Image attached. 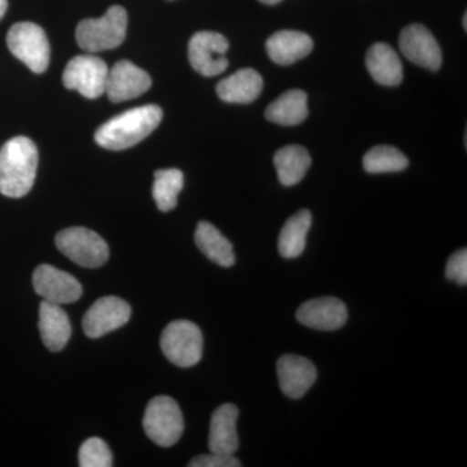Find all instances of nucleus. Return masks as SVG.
Wrapping results in <instances>:
<instances>
[{"label":"nucleus","instance_id":"9b49d317","mask_svg":"<svg viewBox=\"0 0 467 467\" xmlns=\"http://www.w3.org/2000/svg\"><path fill=\"white\" fill-rule=\"evenodd\" d=\"M399 45L402 55L418 67L441 69L442 63L441 46L426 26L411 24L401 30Z\"/></svg>","mask_w":467,"mask_h":467},{"label":"nucleus","instance_id":"cd10ccee","mask_svg":"<svg viewBox=\"0 0 467 467\" xmlns=\"http://www.w3.org/2000/svg\"><path fill=\"white\" fill-rule=\"evenodd\" d=\"M445 275L450 281L456 282L461 285L467 284V251H457L456 254H451L447 263V269H445Z\"/></svg>","mask_w":467,"mask_h":467},{"label":"nucleus","instance_id":"a211bd4d","mask_svg":"<svg viewBox=\"0 0 467 467\" xmlns=\"http://www.w3.org/2000/svg\"><path fill=\"white\" fill-rule=\"evenodd\" d=\"M263 77L252 67H244L223 79L217 85V94L226 103L250 104L263 92Z\"/></svg>","mask_w":467,"mask_h":467},{"label":"nucleus","instance_id":"f03ea898","mask_svg":"<svg viewBox=\"0 0 467 467\" xmlns=\"http://www.w3.org/2000/svg\"><path fill=\"white\" fill-rule=\"evenodd\" d=\"M161 119V109L153 104L126 110L98 129L95 142L107 150L130 149L149 137L158 128Z\"/></svg>","mask_w":467,"mask_h":467},{"label":"nucleus","instance_id":"2f4dec72","mask_svg":"<svg viewBox=\"0 0 467 467\" xmlns=\"http://www.w3.org/2000/svg\"><path fill=\"white\" fill-rule=\"evenodd\" d=\"M466 18H467V15H463V27H465V30L467 29V26H466Z\"/></svg>","mask_w":467,"mask_h":467},{"label":"nucleus","instance_id":"7c9ffc66","mask_svg":"<svg viewBox=\"0 0 467 467\" xmlns=\"http://www.w3.org/2000/svg\"><path fill=\"white\" fill-rule=\"evenodd\" d=\"M261 3H264V5H278V3H281L282 0H260Z\"/></svg>","mask_w":467,"mask_h":467},{"label":"nucleus","instance_id":"c85d7f7f","mask_svg":"<svg viewBox=\"0 0 467 467\" xmlns=\"http://www.w3.org/2000/svg\"><path fill=\"white\" fill-rule=\"evenodd\" d=\"M190 467H239L242 463L234 454H202L190 461Z\"/></svg>","mask_w":467,"mask_h":467},{"label":"nucleus","instance_id":"f257e3e1","mask_svg":"<svg viewBox=\"0 0 467 467\" xmlns=\"http://www.w3.org/2000/svg\"><path fill=\"white\" fill-rule=\"evenodd\" d=\"M38 150L26 137H15L0 150V193L23 198L32 190L38 168Z\"/></svg>","mask_w":467,"mask_h":467},{"label":"nucleus","instance_id":"5701e85b","mask_svg":"<svg viewBox=\"0 0 467 467\" xmlns=\"http://www.w3.org/2000/svg\"><path fill=\"white\" fill-rule=\"evenodd\" d=\"M312 226V214L306 209L288 218L278 238V250L285 259L299 257L306 250V235Z\"/></svg>","mask_w":467,"mask_h":467},{"label":"nucleus","instance_id":"b1692460","mask_svg":"<svg viewBox=\"0 0 467 467\" xmlns=\"http://www.w3.org/2000/svg\"><path fill=\"white\" fill-rule=\"evenodd\" d=\"M312 159L301 146H285L276 150L275 165L279 181L284 186H295L308 173Z\"/></svg>","mask_w":467,"mask_h":467},{"label":"nucleus","instance_id":"ddd939ff","mask_svg":"<svg viewBox=\"0 0 467 467\" xmlns=\"http://www.w3.org/2000/svg\"><path fill=\"white\" fill-rule=\"evenodd\" d=\"M152 85L149 73L134 66L131 61L121 60L109 69L106 92L113 103L135 99L149 91Z\"/></svg>","mask_w":467,"mask_h":467},{"label":"nucleus","instance_id":"2eb2a0df","mask_svg":"<svg viewBox=\"0 0 467 467\" xmlns=\"http://www.w3.org/2000/svg\"><path fill=\"white\" fill-rule=\"evenodd\" d=\"M279 386L287 398L300 399L317 379V368L308 358L296 355L282 356L276 364Z\"/></svg>","mask_w":467,"mask_h":467},{"label":"nucleus","instance_id":"6e6552de","mask_svg":"<svg viewBox=\"0 0 467 467\" xmlns=\"http://www.w3.org/2000/svg\"><path fill=\"white\" fill-rule=\"evenodd\" d=\"M109 67L95 55H79L67 63L64 70V86L78 91L88 99H97L106 94Z\"/></svg>","mask_w":467,"mask_h":467},{"label":"nucleus","instance_id":"9d476101","mask_svg":"<svg viewBox=\"0 0 467 467\" xmlns=\"http://www.w3.org/2000/svg\"><path fill=\"white\" fill-rule=\"evenodd\" d=\"M33 285L43 300L57 306L75 303L82 296V285L75 276L47 264L36 267Z\"/></svg>","mask_w":467,"mask_h":467},{"label":"nucleus","instance_id":"7ed1b4c3","mask_svg":"<svg viewBox=\"0 0 467 467\" xmlns=\"http://www.w3.org/2000/svg\"><path fill=\"white\" fill-rule=\"evenodd\" d=\"M128 14L121 5H113L100 18H88L77 26L76 39L88 54L112 50L125 41Z\"/></svg>","mask_w":467,"mask_h":467},{"label":"nucleus","instance_id":"a878e982","mask_svg":"<svg viewBox=\"0 0 467 467\" xmlns=\"http://www.w3.org/2000/svg\"><path fill=\"white\" fill-rule=\"evenodd\" d=\"M409 160L401 150L392 146H377L364 156V168L368 173H396L404 171Z\"/></svg>","mask_w":467,"mask_h":467},{"label":"nucleus","instance_id":"f8f14e48","mask_svg":"<svg viewBox=\"0 0 467 467\" xmlns=\"http://www.w3.org/2000/svg\"><path fill=\"white\" fill-rule=\"evenodd\" d=\"M131 308L125 300L104 296L95 301L86 312L82 326L88 337H100L128 324Z\"/></svg>","mask_w":467,"mask_h":467},{"label":"nucleus","instance_id":"c756f323","mask_svg":"<svg viewBox=\"0 0 467 467\" xmlns=\"http://www.w3.org/2000/svg\"><path fill=\"white\" fill-rule=\"evenodd\" d=\"M8 2L7 0H0V20H2L3 16H5V12H7Z\"/></svg>","mask_w":467,"mask_h":467},{"label":"nucleus","instance_id":"20e7f679","mask_svg":"<svg viewBox=\"0 0 467 467\" xmlns=\"http://www.w3.org/2000/svg\"><path fill=\"white\" fill-rule=\"evenodd\" d=\"M144 432L160 447H171L183 434L184 422L180 405L169 396H158L147 405Z\"/></svg>","mask_w":467,"mask_h":467},{"label":"nucleus","instance_id":"f3484780","mask_svg":"<svg viewBox=\"0 0 467 467\" xmlns=\"http://www.w3.org/2000/svg\"><path fill=\"white\" fill-rule=\"evenodd\" d=\"M313 46L315 43L308 34L296 30H281L269 36L266 41V51L269 57L278 66H291L308 57Z\"/></svg>","mask_w":467,"mask_h":467},{"label":"nucleus","instance_id":"39448f33","mask_svg":"<svg viewBox=\"0 0 467 467\" xmlns=\"http://www.w3.org/2000/svg\"><path fill=\"white\" fill-rule=\"evenodd\" d=\"M57 247L67 259L82 267H100L109 259L106 241L86 227H69L57 235Z\"/></svg>","mask_w":467,"mask_h":467},{"label":"nucleus","instance_id":"393cba45","mask_svg":"<svg viewBox=\"0 0 467 467\" xmlns=\"http://www.w3.org/2000/svg\"><path fill=\"white\" fill-rule=\"evenodd\" d=\"M183 182V173L178 169L155 171L152 196L160 211H173L177 207L178 195L182 192Z\"/></svg>","mask_w":467,"mask_h":467},{"label":"nucleus","instance_id":"bb28decb","mask_svg":"<svg viewBox=\"0 0 467 467\" xmlns=\"http://www.w3.org/2000/svg\"><path fill=\"white\" fill-rule=\"evenodd\" d=\"M78 461L81 467H109L113 456L106 442L99 438H91L79 448Z\"/></svg>","mask_w":467,"mask_h":467},{"label":"nucleus","instance_id":"1a4fd4ad","mask_svg":"<svg viewBox=\"0 0 467 467\" xmlns=\"http://www.w3.org/2000/svg\"><path fill=\"white\" fill-rule=\"evenodd\" d=\"M229 41L223 34L199 32L189 43V60L193 69L204 77H214L225 72L229 67L226 52Z\"/></svg>","mask_w":467,"mask_h":467},{"label":"nucleus","instance_id":"423d86ee","mask_svg":"<svg viewBox=\"0 0 467 467\" xmlns=\"http://www.w3.org/2000/svg\"><path fill=\"white\" fill-rule=\"evenodd\" d=\"M9 51L36 75L46 72L50 64V43L41 26L17 23L7 34Z\"/></svg>","mask_w":467,"mask_h":467},{"label":"nucleus","instance_id":"dca6fc26","mask_svg":"<svg viewBox=\"0 0 467 467\" xmlns=\"http://www.w3.org/2000/svg\"><path fill=\"white\" fill-rule=\"evenodd\" d=\"M239 410L235 405L223 404L212 414L209 427V451L212 453L235 454L239 448L236 420Z\"/></svg>","mask_w":467,"mask_h":467},{"label":"nucleus","instance_id":"4468645a","mask_svg":"<svg viewBox=\"0 0 467 467\" xmlns=\"http://www.w3.org/2000/svg\"><path fill=\"white\" fill-rule=\"evenodd\" d=\"M296 318L306 327L334 331L343 327L348 319L346 304L337 297H319L306 301L297 309Z\"/></svg>","mask_w":467,"mask_h":467},{"label":"nucleus","instance_id":"4be33fe9","mask_svg":"<svg viewBox=\"0 0 467 467\" xmlns=\"http://www.w3.org/2000/svg\"><path fill=\"white\" fill-rule=\"evenodd\" d=\"M195 243L199 250L217 265L230 267L235 264L232 243L212 223L205 221L199 223L195 232Z\"/></svg>","mask_w":467,"mask_h":467},{"label":"nucleus","instance_id":"6ab92c4d","mask_svg":"<svg viewBox=\"0 0 467 467\" xmlns=\"http://www.w3.org/2000/svg\"><path fill=\"white\" fill-rule=\"evenodd\" d=\"M39 333L43 344L52 352H58L67 346L72 335V325L60 306L42 301L39 306Z\"/></svg>","mask_w":467,"mask_h":467},{"label":"nucleus","instance_id":"aec40b11","mask_svg":"<svg viewBox=\"0 0 467 467\" xmlns=\"http://www.w3.org/2000/svg\"><path fill=\"white\" fill-rule=\"evenodd\" d=\"M367 67L374 81L383 86H399L402 81V64L398 52L387 43H376L368 48Z\"/></svg>","mask_w":467,"mask_h":467},{"label":"nucleus","instance_id":"412c9836","mask_svg":"<svg viewBox=\"0 0 467 467\" xmlns=\"http://www.w3.org/2000/svg\"><path fill=\"white\" fill-rule=\"evenodd\" d=\"M267 121L282 126H296L308 117V95L306 91L288 90L269 104L265 110Z\"/></svg>","mask_w":467,"mask_h":467},{"label":"nucleus","instance_id":"0eeeda50","mask_svg":"<svg viewBox=\"0 0 467 467\" xmlns=\"http://www.w3.org/2000/svg\"><path fill=\"white\" fill-rule=\"evenodd\" d=\"M160 344L165 358L177 367H195L202 359V334L192 321L180 319L169 324L162 331Z\"/></svg>","mask_w":467,"mask_h":467}]
</instances>
